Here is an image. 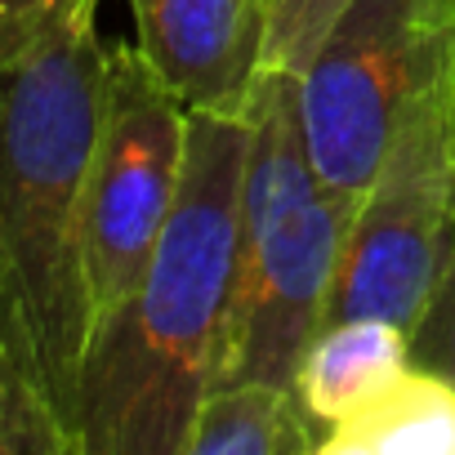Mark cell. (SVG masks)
<instances>
[{
    "mask_svg": "<svg viewBox=\"0 0 455 455\" xmlns=\"http://www.w3.org/2000/svg\"><path fill=\"white\" fill-rule=\"evenodd\" d=\"M411 371L406 326L388 317H344L326 322L295 375V393L322 437L348 415L366 411L379 393H388Z\"/></svg>",
    "mask_w": 455,
    "mask_h": 455,
    "instance_id": "ba28073f",
    "label": "cell"
},
{
    "mask_svg": "<svg viewBox=\"0 0 455 455\" xmlns=\"http://www.w3.org/2000/svg\"><path fill=\"white\" fill-rule=\"evenodd\" d=\"M139 54L192 112H246L264 68V0H125Z\"/></svg>",
    "mask_w": 455,
    "mask_h": 455,
    "instance_id": "52a82bcc",
    "label": "cell"
},
{
    "mask_svg": "<svg viewBox=\"0 0 455 455\" xmlns=\"http://www.w3.org/2000/svg\"><path fill=\"white\" fill-rule=\"evenodd\" d=\"M246 112H192L188 161L156 251L85 353L76 455H188L219 379L242 268Z\"/></svg>",
    "mask_w": 455,
    "mask_h": 455,
    "instance_id": "6da1fadb",
    "label": "cell"
},
{
    "mask_svg": "<svg viewBox=\"0 0 455 455\" xmlns=\"http://www.w3.org/2000/svg\"><path fill=\"white\" fill-rule=\"evenodd\" d=\"M455 242V36L411 90L393 143L353 210L326 322L406 326ZM322 322V326H326Z\"/></svg>",
    "mask_w": 455,
    "mask_h": 455,
    "instance_id": "277c9868",
    "label": "cell"
},
{
    "mask_svg": "<svg viewBox=\"0 0 455 455\" xmlns=\"http://www.w3.org/2000/svg\"><path fill=\"white\" fill-rule=\"evenodd\" d=\"M192 108L134 41H108L103 112L85 183V277L99 322L139 286L174 210Z\"/></svg>",
    "mask_w": 455,
    "mask_h": 455,
    "instance_id": "8992f818",
    "label": "cell"
},
{
    "mask_svg": "<svg viewBox=\"0 0 455 455\" xmlns=\"http://www.w3.org/2000/svg\"><path fill=\"white\" fill-rule=\"evenodd\" d=\"M322 428L299 393L264 379H223L205 393L188 455H317Z\"/></svg>",
    "mask_w": 455,
    "mask_h": 455,
    "instance_id": "9c48e42d",
    "label": "cell"
},
{
    "mask_svg": "<svg viewBox=\"0 0 455 455\" xmlns=\"http://www.w3.org/2000/svg\"><path fill=\"white\" fill-rule=\"evenodd\" d=\"M348 0H273L268 10V36H264V68L259 72H291L299 76L331 23L344 14Z\"/></svg>",
    "mask_w": 455,
    "mask_h": 455,
    "instance_id": "8fae6325",
    "label": "cell"
},
{
    "mask_svg": "<svg viewBox=\"0 0 455 455\" xmlns=\"http://www.w3.org/2000/svg\"><path fill=\"white\" fill-rule=\"evenodd\" d=\"M406 344H411V366L433 371L455 384V242H451L424 304L406 322Z\"/></svg>",
    "mask_w": 455,
    "mask_h": 455,
    "instance_id": "7c38bea8",
    "label": "cell"
},
{
    "mask_svg": "<svg viewBox=\"0 0 455 455\" xmlns=\"http://www.w3.org/2000/svg\"><path fill=\"white\" fill-rule=\"evenodd\" d=\"M72 5H81V0H0V59L36 41Z\"/></svg>",
    "mask_w": 455,
    "mask_h": 455,
    "instance_id": "4fadbf2b",
    "label": "cell"
},
{
    "mask_svg": "<svg viewBox=\"0 0 455 455\" xmlns=\"http://www.w3.org/2000/svg\"><path fill=\"white\" fill-rule=\"evenodd\" d=\"M455 36V0H348L299 72L304 143L322 188L357 210L397 116Z\"/></svg>",
    "mask_w": 455,
    "mask_h": 455,
    "instance_id": "5b68a950",
    "label": "cell"
},
{
    "mask_svg": "<svg viewBox=\"0 0 455 455\" xmlns=\"http://www.w3.org/2000/svg\"><path fill=\"white\" fill-rule=\"evenodd\" d=\"M264 5H268V10H273V0H264Z\"/></svg>",
    "mask_w": 455,
    "mask_h": 455,
    "instance_id": "5bb4252c",
    "label": "cell"
},
{
    "mask_svg": "<svg viewBox=\"0 0 455 455\" xmlns=\"http://www.w3.org/2000/svg\"><path fill=\"white\" fill-rule=\"evenodd\" d=\"M317 455H455V384L411 366L366 411L335 424Z\"/></svg>",
    "mask_w": 455,
    "mask_h": 455,
    "instance_id": "30bf717a",
    "label": "cell"
},
{
    "mask_svg": "<svg viewBox=\"0 0 455 455\" xmlns=\"http://www.w3.org/2000/svg\"><path fill=\"white\" fill-rule=\"evenodd\" d=\"M99 5L81 0L0 59V335L36 366L72 442L94 339L85 183L108 68Z\"/></svg>",
    "mask_w": 455,
    "mask_h": 455,
    "instance_id": "7a4b0ae2",
    "label": "cell"
},
{
    "mask_svg": "<svg viewBox=\"0 0 455 455\" xmlns=\"http://www.w3.org/2000/svg\"><path fill=\"white\" fill-rule=\"evenodd\" d=\"M242 188V268L219 379L295 388L299 362L326 322L353 210L335 201L308 156L299 76L259 72L251 99Z\"/></svg>",
    "mask_w": 455,
    "mask_h": 455,
    "instance_id": "3957f363",
    "label": "cell"
}]
</instances>
